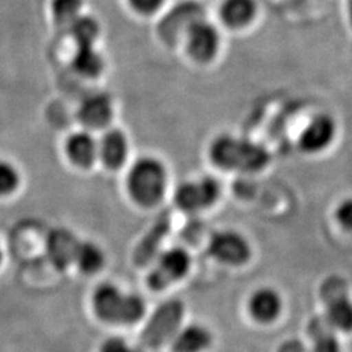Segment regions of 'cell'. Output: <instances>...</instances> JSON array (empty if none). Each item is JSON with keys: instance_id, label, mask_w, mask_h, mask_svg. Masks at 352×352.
<instances>
[{"instance_id": "obj_20", "label": "cell", "mask_w": 352, "mask_h": 352, "mask_svg": "<svg viewBox=\"0 0 352 352\" xmlns=\"http://www.w3.org/2000/svg\"><path fill=\"white\" fill-rule=\"evenodd\" d=\"M75 263L81 272L87 274H94L100 272L104 265V253L97 244L84 241L78 244Z\"/></svg>"}, {"instance_id": "obj_27", "label": "cell", "mask_w": 352, "mask_h": 352, "mask_svg": "<svg viewBox=\"0 0 352 352\" xmlns=\"http://www.w3.org/2000/svg\"><path fill=\"white\" fill-rule=\"evenodd\" d=\"M100 352H141L120 337H111L102 343Z\"/></svg>"}, {"instance_id": "obj_12", "label": "cell", "mask_w": 352, "mask_h": 352, "mask_svg": "<svg viewBox=\"0 0 352 352\" xmlns=\"http://www.w3.org/2000/svg\"><path fill=\"white\" fill-rule=\"evenodd\" d=\"M256 0H223L219 6V19L231 30H241L251 25L257 16Z\"/></svg>"}, {"instance_id": "obj_17", "label": "cell", "mask_w": 352, "mask_h": 352, "mask_svg": "<svg viewBox=\"0 0 352 352\" xmlns=\"http://www.w3.org/2000/svg\"><path fill=\"white\" fill-rule=\"evenodd\" d=\"M80 241L65 230H56L51 234L49 239V253L54 264L64 267L75 263L76 252Z\"/></svg>"}, {"instance_id": "obj_21", "label": "cell", "mask_w": 352, "mask_h": 352, "mask_svg": "<svg viewBox=\"0 0 352 352\" xmlns=\"http://www.w3.org/2000/svg\"><path fill=\"white\" fill-rule=\"evenodd\" d=\"M74 67L81 75L97 76L103 69V59L93 46H77Z\"/></svg>"}, {"instance_id": "obj_19", "label": "cell", "mask_w": 352, "mask_h": 352, "mask_svg": "<svg viewBox=\"0 0 352 352\" xmlns=\"http://www.w3.org/2000/svg\"><path fill=\"white\" fill-rule=\"evenodd\" d=\"M309 336L314 340L311 352H342L340 342L333 334V329L325 318L312 320Z\"/></svg>"}, {"instance_id": "obj_18", "label": "cell", "mask_w": 352, "mask_h": 352, "mask_svg": "<svg viewBox=\"0 0 352 352\" xmlns=\"http://www.w3.org/2000/svg\"><path fill=\"white\" fill-rule=\"evenodd\" d=\"M67 151L76 164L88 167L98 157V141L88 132H77L68 140Z\"/></svg>"}, {"instance_id": "obj_28", "label": "cell", "mask_w": 352, "mask_h": 352, "mask_svg": "<svg viewBox=\"0 0 352 352\" xmlns=\"http://www.w3.org/2000/svg\"><path fill=\"white\" fill-rule=\"evenodd\" d=\"M278 352H305V349L299 340H287L279 347Z\"/></svg>"}, {"instance_id": "obj_9", "label": "cell", "mask_w": 352, "mask_h": 352, "mask_svg": "<svg viewBox=\"0 0 352 352\" xmlns=\"http://www.w3.org/2000/svg\"><path fill=\"white\" fill-rule=\"evenodd\" d=\"M321 295L327 302V324L333 330L352 331V300L343 282L338 278H329L322 285Z\"/></svg>"}, {"instance_id": "obj_15", "label": "cell", "mask_w": 352, "mask_h": 352, "mask_svg": "<svg viewBox=\"0 0 352 352\" xmlns=\"http://www.w3.org/2000/svg\"><path fill=\"white\" fill-rule=\"evenodd\" d=\"M170 231V215H162L151 227V231L141 240L135 251V263L139 266L151 264L157 257L160 247L164 241V236Z\"/></svg>"}, {"instance_id": "obj_3", "label": "cell", "mask_w": 352, "mask_h": 352, "mask_svg": "<svg viewBox=\"0 0 352 352\" xmlns=\"http://www.w3.org/2000/svg\"><path fill=\"white\" fill-rule=\"evenodd\" d=\"M93 308L101 320L131 325L140 321L146 311L144 299L132 292H124L113 283H103L93 294Z\"/></svg>"}, {"instance_id": "obj_2", "label": "cell", "mask_w": 352, "mask_h": 352, "mask_svg": "<svg viewBox=\"0 0 352 352\" xmlns=\"http://www.w3.org/2000/svg\"><path fill=\"white\" fill-rule=\"evenodd\" d=\"M168 186V171L153 155L140 157L126 175V189L132 200L142 208H154L164 200Z\"/></svg>"}, {"instance_id": "obj_4", "label": "cell", "mask_w": 352, "mask_h": 352, "mask_svg": "<svg viewBox=\"0 0 352 352\" xmlns=\"http://www.w3.org/2000/svg\"><path fill=\"white\" fill-rule=\"evenodd\" d=\"M183 317L184 304L180 300L171 299L160 304L144 327L141 334L142 343L155 349L173 340L180 329Z\"/></svg>"}, {"instance_id": "obj_7", "label": "cell", "mask_w": 352, "mask_h": 352, "mask_svg": "<svg viewBox=\"0 0 352 352\" xmlns=\"http://www.w3.org/2000/svg\"><path fill=\"white\" fill-rule=\"evenodd\" d=\"M192 258L182 247H173L162 252L157 265L148 276V285L153 291H162L188 274Z\"/></svg>"}, {"instance_id": "obj_8", "label": "cell", "mask_w": 352, "mask_h": 352, "mask_svg": "<svg viewBox=\"0 0 352 352\" xmlns=\"http://www.w3.org/2000/svg\"><path fill=\"white\" fill-rule=\"evenodd\" d=\"M337 132V122L330 113H315L302 126L298 138V146L305 154H320L333 145Z\"/></svg>"}, {"instance_id": "obj_14", "label": "cell", "mask_w": 352, "mask_h": 352, "mask_svg": "<svg viewBox=\"0 0 352 352\" xmlns=\"http://www.w3.org/2000/svg\"><path fill=\"white\" fill-rule=\"evenodd\" d=\"M78 113L84 124L91 128H103L113 119V101L106 93H94L82 101Z\"/></svg>"}, {"instance_id": "obj_25", "label": "cell", "mask_w": 352, "mask_h": 352, "mask_svg": "<svg viewBox=\"0 0 352 352\" xmlns=\"http://www.w3.org/2000/svg\"><path fill=\"white\" fill-rule=\"evenodd\" d=\"M337 223L346 231H352V196L344 197L338 202L334 210Z\"/></svg>"}, {"instance_id": "obj_11", "label": "cell", "mask_w": 352, "mask_h": 352, "mask_svg": "<svg viewBox=\"0 0 352 352\" xmlns=\"http://www.w3.org/2000/svg\"><path fill=\"white\" fill-rule=\"evenodd\" d=\"M283 308L279 292L272 287L256 289L248 300V312L256 322L272 324L277 320Z\"/></svg>"}, {"instance_id": "obj_16", "label": "cell", "mask_w": 352, "mask_h": 352, "mask_svg": "<svg viewBox=\"0 0 352 352\" xmlns=\"http://www.w3.org/2000/svg\"><path fill=\"white\" fill-rule=\"evenodd\" d=\"M213 336L208 327L200 324H190L179 329L173 338L174 352H202L210 347Z\"/></svg>"}, {"instance_id": "obj_13", "label": "cell", "mask_w": 352, "mask_h": 352, "mask_svg": "<svg viewBox=\"0 0 352 352\" xmlns=\"http://www.w3.org/2000/svg\"><path fill=\"white\" fill-rule=\"evenodd\" d=\"M129 142L126 133L120 129H109L98 141V157L110 168H119L126 161Z\"/></svg>"}, {"instance_id": "obj_22", "label": "cell", "mask_w": 352, "mask_h": 352, "mask_svg": "<svg viewBox=\"0 0 352 352\" xmlns=\"http://www.w3.org/2000/svg\"><path fill=\"white\" fill-rule=\"evenodd\" d=\"M71 32L77 46H93L100 34V25L93 17L80 14L71 23Z\"/></svg>"}, {"instance_id": "obj_26", "label": "cell", "mask_w": 352, "mask_h": 352, "mask_svg": "<svg viewBox=\"0 0 352 352\" xmlns=\"http://www.w3.org/2000/svg\"><path fill=\"white\" fill-rule=\"evenodd\" d=\"M129 3L136 12L144 16H151L162 8L164 0H129Z\"/></svg>"}, {"instance_id": "obj_29", "label": "cell", "mask_w": 352, "mask_h": 352, "mask_svg": "<svg viewBox=\"0 0 352 352\" xmlns=\"http://www.w3.org/2000/svg\"><path fill=\"white\" fill-rule=\"evenodd\" d=\"M0 261H1V252H0Z\"/></svg>"}, {"instance_id": "obj_1", "label": "cell", "mask_w": 352, "mask_h": 352, "mask_svg": "<svg viewBox=\"0 0 352 352\" xmlns=\"http://www.w3.org/2000/svg\"><path fill=\"white\" fill-rule=\"evenodd\" d=\"M208 155L219 170L247 174L263 171L270 162L269 151L261 144L231 133H221L213 139Z\"/></svg>"}, {"instance_id": "obj_6", "label": "cell", "mask_w": 352, "mask_h": 352, "mask_svg": "<svg viewBox=\"0 0 352 352\" xmlns=\"http://www.w3.org/2000/svg\"><path fill=\"white\" fill-rule=\"evenodd\" d=\"M186 52L192 62L209 64L221 50V33L205 17L193 21L183 36Z\"/></svg>"}, {"instance_id": "obj_10", "label": "cell", "mask_w": 352, "mask_h": 352, "mask_svg": "<svg viewBox=\"0 0 352 352\" xmlns=\"http://www.w3.org/2000/svg\"><path fill=\"white\" fill-rule=\"evenodd\" d=\"M208 252L214 260L234 266L248 263L252 256L250 241L235 230H219L214 232L209 240Z\"/></svg>"}, {"instance_id": "obj_24", "label": "cell", "mask_w": 352, "mask_h": 352, "mask_svg": "<svg viewBox=\"0 0 352 352\" xmlns=\"http://www.w3.org/2000/svg\"><path fill=\"white\" fill-rule=\"evenodd\" d=\"M19 173L12 164L0 161V195H8L19 186Z\"/></svg>"}, {"instance_id": "obj_5", "label": "cell", "mask_w": 352, "mask_h": 352, "mask_svg": "<svg viewBox=\"0 0 352 352\" xmlns=\"http://www.w3.org/2000/svg\"><path fill=\"white\" fill-rule=\"evenodd\" d=\"M219 197L221 183L213 176L204 175L180 183L174 193V202L186 213H197L212 208Z\"/></svg>"}, {"instance_id": "obj_23", "label": "cell", "mask_w": 352, "mask_h": 352, "mask_svg": "<svg viewBox=\"0 0 352 352\" xmlns=\"http://www.w3.org/2000/svg\"><path fill=\"white\" fill-rule=\"evenodd\" d=\"M82 0H54L52 11L58 20L64 23H72L80 16Z\"/></svg>"}]
</instances>
